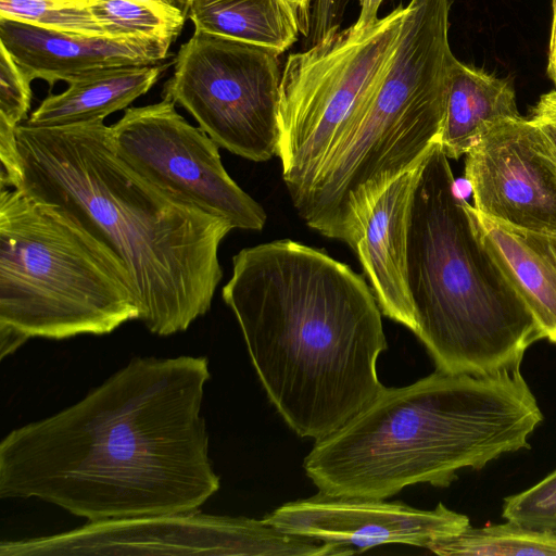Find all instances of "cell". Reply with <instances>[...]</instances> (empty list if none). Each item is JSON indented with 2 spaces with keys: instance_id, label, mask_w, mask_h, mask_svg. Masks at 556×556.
I'll list each match as a JSON object with an SVG mask.
<instances>
[{
  "instance_id": "44dd1931",
  "label": "cell",
  "mask_w": 556,
  "mask_h": 556,
  "mask_svg": "<svg viewBox=\"0 0 556 556\" xmlns=\"http://www.w3.org/2000/svg\"><path fill=\"white\" fill-rule=\"evenodd\" d=\"M88 9L105 36L152 38L173 42L186 16L163 13L134 0H89Z\"/></svg>"
},
{
  "instance_id": "7c38bea8",
  "label": "cell",
  "mask_w": 556,
  "mask_h": 556,
  "mask_svg": "<svg viewBox=\"0 0 556 556\" xmlns=\"http://www.w3.org/2000/svg\"><path fill=\"white\" fill-rule=\"evenodd\" d=\"M465 156V178L479 214L556 235V155L531 119L496 125Z\"/></svg>"
},
{
  "instance_id": "ba28073f",
  "label": "cell",
  "mask_w": 556,
  "mask_h": 556,
  "mask_svg": "<svg viewBox=\"0 0 556 556\" xmlns=\"http://www.w3.org/2000/svg\"><path fill=\"white\" fill-rule=\"evenodd\" d=\"M406 7L365 30L333 28L308 50L290 54L280 84L278 157L291 201L313 181L351 116L387 71Z\"/></svg>"
},
{
  "instance_id": "d6986e66",
  "label": "cell",
  "mask_w": 556,
  "mask_h": 556,
  "mask_svg": "<svg viewBox=\"0 0 556 556\" xmlns=\"http://www.w3.org/2000/svg\"><path fill=\"white\" fill-rule=\"evenodd\" d=\"M194 30L260 45L282 53L301 30L295 12L285 0H190Z\"/></svg>"
},
{
  "instance_id": "8fae6325",
  "label": "cell",
  "mask_w": 556,
  "mask_h": 556,
  "mask_svg": "<svg viewBox=\"0 0 556 556\" xmlns=\"http://www.w3.org/2000/svg\"><path fill=\"white\" fill-rule=\"evenodd\" d=\"M12 555L208 554L325 556L324 543L282 532L262 520L204 515L111 519L51 536L11 541Z\"/></svg>"
},
{
  "instance_id": "e0dca14e",
  "label": "cell",
  "mask_w": 556,
  "mask_h": 556,
  "mask_svg": "<svg viewBox=\"0 0 556 556\" xmlns=\"http://www.w3.org/2000/svg\"><path fill=\"white\" fill-rule=\"evenodd\" d=\"M519 117L515 89L508 80L455 59L439 137L448 159L466 155L493 127Z\"/></svg>"
},
{
  "instance_id": "ac0fdd59",
  "label": "cell",
  "mask_w": 556,
  "mask_h": 556,
  "mask_svg": "<svg viewBox=\"0 0 556 556\" xmlns=\"http://www.w3.org/2000/svg\"><path fill=\"white\" fill-rule=\"evenodd\" d=\"M164 68L160 63L117 67L71 81L63 92L43 99L23 124L59 127L104 119L148 92Z\"/></svg>"
},
{
  "instance_id": "cb8c5ba5",
  "label": "cell",
  "mask_w": 556,
  "mask_h": 556,
  "mask_svg": "<svg viewBox=\"0 0 556 556\" xmlns=\"http://www.w3.org/2000/svg\"><path fill=\"white\" fill-rule=\"evenodd\" d=\"M30 81L0 43V119L17 127L30 108Z\"/></svg>"
},
{
  "instance_id": "3957f363",
  "label": "cell",
  "mask_w": 556,
  "mask_h": 556,
  "mask_svg": "<svg viewBox=\"0 0 556 556\" xmlns=\"http://www.w3.org/2000/svg\"><path fill=\"white\" fill-rule=\"evenodd\" d=\"M17 190L61 212L125 264L139 318L157 336L185 331L205 315L223 278L222 241L233 229L160 189L116 154L104 119L16 128Z\"/></svg>"
},
{
  "instance_id": "30bf717a",
  "label": "cell",
  "mask_w": 556,
  "mask_h": 556,
  "mask_svg": "<svg viewBox=\"0 0 556 556\" xmlns=\"http://www.w3.org/2000/svg\"><path fill=\"white\" fill-rule=\"evenodd\" d=\"M110 130L119 159L151 184L225 218L233 229L264 228L265 210L229 176L217 143L172 100L128 108Z\"/></svg>"
},
{
  "instance_id": "603a6c76",
  "label": "cell",
  "mask_w": 556,
  "mask_h": 556,
  "mask_svg": "<svg viewBox=\"0 0 556 556\" xmlns=\"http://www.w3.org/2000/svg\"><path fill=\"white\" fill-rule=\"evenodd\" d=\"M502 516L528 529L556 534V469L529 489L505 497Z\"/></svg>"
},
{
  "instance_id": "ffe728a7",
  "label": "cell",
  "mask_w": 556,
  "mask_h": 556,
  "mask_svg": "<svg viewBox=\"0 0 556 556\" xmlns=\"http://www.w3.org/2000/svg\"><path fill=\"white\" fill-rule=\"evenodd\" d=\"M427 549L441 556H556V534L522 527L514 521L462 532L430 543Z\"/></svg>"
},
{
  "instance_id": "4dcf8cb0",
  "label": "cell",
  "mask_w": 556,
  "mask_h": 556,
  "mask_svg": "<svg viewBox=\"0 0 556 556\" xmlns=\"http://www.w3.org/2000/svg\"><path fill=\"white\" fill-rule=\"evenodd\" d=\"M285 1L295 12V14L299 17V21L301 17L304 18V34H306L307 29L309 30V24L305 16L308 15L311 0H285ZM300 27H301V22H300Z\"/></svg>"
},
{
  "instance_id": "5b68a950",
  "label": "cell",
  "mask_w": 556,
  "mask_h": 556,
  "mask_svg": "<svg viewBox=\"0 0 556 556\" xmlns=\"http://www.w3.org/2000/svg\"><path fill=\"white\" fill-rule=\"evenodd\" d=\"M407 283L413 333L437 370L482 376L520 368L527 349L542 339L459 194L439 140L420 164L412 200Z\"/></svg>"
},
{
  "instance_id": "f1b7e54d",
  "label": "cell",
  "mask_w": 556,
  "mask_h": 556,
  "mask_svg": "<svg viewBox=\"0 0 556 556\" xmlns=\"http://www.w3.org/2000/svg\"><path fill=\"white\" fill-rule=\"evenodd\" d=\"M154 8L163 13L186 16L188 12V0H134Z\"/></svg>"
},
{
  "instance_id": "7a4b0ae2",
  "label": "cell",
  "mask_w": 556,
  "mask_h": 556,
  "mask_svg": "<svg viewBox=\"0 0 556 556\" xmlns=\"http://www.w3.org/2000/svg\"><path fill=\"white\" fill-rule=\"evenodd\" d=\"M222 298L269 402L301 438L341 428L384 387L381 311L365 278L323 250L280 239L240 250Z\"/></svg>"
},
{
  "instance_id": "f546056e",
  "label": "cell",
  "mask_w": 556,
  "mask_h": 556,
  "mask_svg": "<svg viewBox=\"0 0 556 556\" xmlns=\"http://www.w3.org/2000/svg\"><path fill=\"white\" fill-rule=\"evenodd\" d=\"M552 27L548 46L547 74L556 86V0H552Z\"/></svg>"
},
{
  "instance_id": "52a82bcc",
  "label": "cell",
  "mask_w": 556,
  "mask_h": 556,
  "mask_svg": "<svg viewBox=\"0 0 556 556\" xmlns=\"http://www.w3.org/2000/svg\"><path fill=\"white\" fill-rule=\"evenodd\" d=\"M0 356L28 339L110 333L139 318L123 261L80 225L0 187Z\"/></svg>"
},
{
  "instance_id": "4316f807",
  "label": "cell",
  "mask_w": 556,
  "mask_h": 556,
  "mask_svg": "<svg viewBox=\"0 0 556 556\" xmlns=\"http://www.w3.org/2000/svg\"><path fill=\"white\" fill-rule=\"evenodd\" d=\"M334 0H315L311 20L313 43L321 40L337 27L334 25Z\"/></svg>"
},
{
  "instance_id": "9a60e30c",
  "label": "cell",
  "mask_w": 556,
  "mask_h": 556,
  "mask_svg": "<svg viewBox=\"0 0 556 556\" xmlns=\"http://www.w3.org/2000/svg\"><path fill=\"white\" fill-rule=\"evenodd\" d=\"M421 162L392 180L370 203L350 247L363 267L382 315L412 332L416 323L407 283V241L412 200Z\"/></svg>"
},
{
  "instance_id": "9c48e42d",
  "label": "cell",
  "mask_w": 556,
  "mask_h": 556,
  "mask_svg": "<svg viewBox=\"0 0 556 556\" xmlns=\"http://www.w3.org/2000/svg\"><path fill=\"white\" fill-rule=\"evenodd\" d=\"M280 54L194 30L178 51L164 98L187 110L219 148L268 161L280 142Z\"/></svg>"
},
{
  "instance_id": "484cf974",
  "label": "cell",
  "mask_w": 556,
  "mask_h": 556,
  "mask_svg": "<svg viewBox=\"0 0 556 556\" xmlns=\"http://www.w3.org/2000/svg\"><path fill=\"white\" fill-rule=\"evenodd\" d=\"M529 119L541 129L556 155V89L540 97Z\"/></svg>"
},
{
  "instance_id": "1f68e13d",
  "label": "cell",
  "mask_w": 556,
  "mask_h": 556,
  "mask_svg": "<svg viewBox=\"0 0 556 556\" xmlns=\"http://www.w3.org/2000/svg\"><path fill=\"white\" fill-rule=\"evenodd\" d=\"M189 1H190V0H188V2H189Z\"/></svg>"
},
{
  "instance_id": "277c9868",
  "label": "cell",
  "mask_w": 556,
  "mask_h": 556,
  "mask_svg": "<svg viewBox=\"0 0 556 556\" xmlns=\"http://www.w3.org/2000/svg\"><path fill=\"white\" fill-rule=\"evenodd\" d=\"M543 414L520 368L475 376L437 370L386 388L330 435L315 441L303 469L319 492L387 500L428 483L446 488L529 448Z\"/></svg>"
},
{
  "instance_id": "4fadbf2b",
  "label": "cell",
  "mask_w": 556,
  "mask_h": 556,
  "mask_svg": "<svg viewBox=\"0 0 556 556\" xmlns=\"http://www.w3.org/2000/svg\"><path fill=\"white\" fill-rule=\"evenodd\" d=\"M263 521L288 534L339 545L351 554L391 543L427 548L470 526L466 515L442 503L426 510L401 502L319 491L280 505Z\"/></svg>"
},
{
  "instance_id": "2e32d148",
  "label": "cell",
  "mask_w": 556,
  "mask_h": 556,
  "mask_svg": "<svg viewBox=\"0 0 556 556\" xmlns=\"http://www.w3.org/2000/svg\"><path fill=\"white\" fill-rule=\"evenodd\" d=\"M476 213L489 247L532 313L542 339L556 344V235L509 227Z\"/></svg>"
},
{
  "instance_id": "5bb4252c",
  "label": "cell",
  "mask_w": 556,
  "mask_h": 556,
  "mask_svg": "<svg viewBox=\"0 0 556 556\" xmlns=\"http://www.w3.org/2000/svg\"><path fill=\"white\" fill-rule=\"evenodd\" d=\"M0 43L31 83H71L117 67L159 64L170 41L56 31L0 17Z\"/></svg>"
},
{
  "instance_id": "7402d4cb",
  "label": "cell",
  "mask_w": 556,
  "mask_h": 556,
  "mask_svg": "<svg viewBox=\"0 0 556 556\" xmlns=\"http://www.w3.org/2000/svg\"><path fill=\"white\" fill-rule=\"evenodd\" d=\"M89 0H0V17L38 27L105 36L88 9Z\"/></svg>"
},
{
  "instance_id": "d4e9b609",
  "label": "cell",
  "mask_w": 556,
  "mask_h": 556,
  "mask_svg": "<svg viewBox=\"0 0 556 556\" xmlns=\"http://www.w3.org/2000/svg\"><path fill=\"white\" fill-rule=\"evenodd\" d=\"M16 128L0 119V187L18 189L22 182Z\"/></svg>"
},
{
  "instance_id": "6da1fadb",
  "label": "cell",
  "mask_w": 556,
  "mask_h": 556,
  "mask_svg": "<svg viewBox=\"0 0 556 556\" xmlns=\"http://www.w3.org/2000/svg\"><path fill=\"white\" fill-rule=\"evenodd\" d=\"M204 356L135 357L77 403L0 443V497L88 522L198 510L220 485L203 418Z\"/></svg>"
},
{
  "instance_id": "8992f818",
  "label": "cell",
  "mask_w": 556,
  "mask_h": 556,
  "mask_svg": "<svg viewBox=\"0 0 556 556\" xmlns=\"http://www.w3.org/2000/svg\"><path fill=\"white\" fill-rule=\"evenodd\" d=\"M453 0H410L397 46L376 86L351 116L309 187L292 201L320 235L352 244L366 208L439 140L455 56Z\"/></svg>"
},
{
  "instance_id": "83f0119b",
  "label": "cell",
  "mask_w": 556,
  "mask_h": 556,
  "mask_svg": "<svg viewBox=\"0 0 556 556\" xmlns=\"http://www.w3.org/2000/svg\"><path fill=\"white\" fill-rule=\"evenodd\" d=\"M384 0H359V14L352 25L354 30H365L378 22V11Z\"/></svg>"
}]
</instances>
